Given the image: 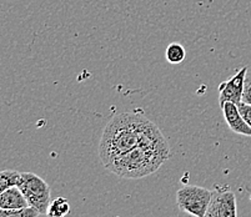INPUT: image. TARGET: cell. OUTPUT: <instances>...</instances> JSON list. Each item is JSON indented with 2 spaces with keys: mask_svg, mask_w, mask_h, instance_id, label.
Listing matches in <instances>:
<instances>
[{
  "mask_svg": "<svg viewBox=\"0 0 251 217\" xmlns=\"http://www.w3.org/2000/svg\"><path fill=\"white\" fill-rule=\"evenodd\" d=\"M22 181V172L15 170H4L0 172V193L10 189V187L19 186Z\"/></svg>",
  "mask_w": 251,
  "mask_h": 217,
  "instance_id": "cell-10",
  "label": "cell"
},
{
  "mask_svg": "<svg viewBox=\"0 0 251 217\" xmlns=\"http://www.w3.org/2000/svg\"><path fill=\"white\" fill-rule=\"evenodd\" d=\"M248 74V68L240 69L232 77L220 84L219 86V104L224 102H234L239 105L243 101L244 86H245V77Z\"/></svg>",
  "mask_w": 251,
  "mask_h": 217,
  "instance_id": "cell-6",
  "label": "cell"
},
{
  "mask_svg": "<svg viewBox=\"0 0 251 217\" xmlns=\"http://www.w3.org/2000/svg\"><path fill=\"white\" fill-rule=\"evenodd\" d=\"M243 101L251 105V72H248L245 77V86H244Z\"/></svg>",
  "mask_w": 251,
  "mask_h": 217,
  "instance_id": "cell-13",
  "label": "cell"
},
{
  "mask_svg": "<svg viewBox=\"0 0 251 217\" xmlns=\"http://www.w3.org/2000/svg\"><path fill=\"white\" fill-rule=\"evenodd\" d=\"M220 107L221 111H223L224 119L226 121V124L230 127V130H232L235 134L244 135V136H251V127L244 120L243 115L240 114V110H239V107H237L236 104L227 101L224 102Z\"/></svg>",
  "mask_w": 251,
  "mask_h": 217,
  "instance_id": "cell-7",
  "label": "cell"
},
{
  "mask_svg": "<svg viewBox=\"0 0 251 217\" xmlns=\"http://www.w3.org/2000/svg\"><path fill=\"white\" fill-rule=\"evenodd\" d=\"M237 107H239V110H240V114L243 115L244 120H245L246 122H248L249 126L251 127V105L241 101L240 104L237 105Z\"/></svg>",
  "mask_w": 251,
  "mask_h": 217,
  "instance_id": "cell-14",
  "label": "cell"
},
{
  "mask_svg": "<svg viewBox=\"0 0 251 217\" xmlns=\"http://www.w3.org/2000/svg\"><path fill=\"white\" fill-rule=\"evenodd\" d=\"M150 120L141 114L123 113L115 115L102 131L99 143V156L102 165L133 150L139 145Z\"/></svg>",
  "mask_w": 251,
  "mask_h": 217,
  "instance_id": "cell-2",
  "label": "cell"
},
{
  "mask_svg": "<svg viewBox=\"0 0 251 217\" xmlns=\"http://www.w3.org/2000/svg\"><path fill=\"white\" fill-rule=\"evenodd\" d=\"M185 55H186V52H185L184 47L180 43H171L166 48L165 56L166 60L170 64H174L175 65V64L182 63L185 59Z\"/></svg>",
  "mask_w": 251,
  "mask_h": 217,
  "instance_id": "cell-11",
  "label": "cell"
},
{
  "mask_svg": "<svg viewBox=\"0 0 251 217\" xmlns=\"http://www.w3.org/2000/svg\"><path fill=\"white\" fill-rule=\"evenodd\" d=\"M70 212V203L65 197H56L52 200L48 209V217H65Z\"/></svg>",
  "mask_w": 251,
  "mask_h": 217,
  "instance_id": "cell-9",
  "label": "cell"
},
{
  "mask_svg": "<svg viewBox=\"0 0 251 217\" xmlns=\"http://www.w3.org/2000/svg\"><path fill=\"white\" fill-rule=\"evenodd\" d=\"M40 212L34 207L28 206L18 210H3L0 209V217H38Z\"/></svg>",
  "mask_w": 251,
  "mask_h": 217,
  "instance_id": "cell-12",
  "label": "cell"
},
{
  "mask_svg": "<svg viewBox=\"0 0 251 217\" xmlns=\"http://www.w3.org/2000/svg\"><path fill=\"white\" fill-rule=\"evenodd\" d=\"M29 202L18 186L10 187L0 193V209L3 210H18L28 207Z\"/></svg>",
  "mask_w": 251,
  "mask_h": 217,
  "instance_id": "cell-8",
  "label": "cell"
},
{
  "mask_svg": "<svg viewBox=\"0 0 251 217\" xmlns=\"http://www.w3.org/2000/svg\"><path fill=\"white\" fill-rule=\"evenodd\" d=\"M20 190L29 202V206L34 207L40 215H47L50 205V186L44 179L33 172H22Z\"/></svg>",
  "mask_w": 251,
  "mask_h": 217,
  "instance_id": "cell-3",
  "label": "cell"
},
{
  "mask_svg": "<svg viewBox=\"0 0 251 217\" xmlns=\"http://www.w3.org/2000/svg\"><path fill=\"white\" fill-rule=\"evenodd\" d=\"M204 217H237L236 196L227 186H216Z\"/></svg>",
  "mask_w": 251,
  "mask_h": 217,
  "instance_id": "cell-5",
  "label": "cell"
},
{
  "mask_svg": "<svg viewBox=\"0 0 251 217\" xmlns=\"http://www.w3.org/2000/svg\"><path fill=\"white\" fill-rule=\"evenodd\" d=\"M170 157V147L163 132L150 121L141 140L133 150L120 155L105 168L123 179H143L156 172Z\"/></svg>",
  "mask_w": 251,
  "mask_h": 217,
  "instance_id": "cell-1",
  "label": "cell"
},
{
  "mask_svg": "<svg viewBox=\"0 0 251 217\" xmlns=\"http://www.w3.org/2000/svg\"><path fill=\"white\" fill-rule=\"evenodd\" d=\"M211 201V191L205 187L186 185L176 193L177 206L194 217H204Z\"/></svg>",
  "mask_w": 251,
  "mask_h": 217,
  "instance_id": "cell-4",
  "label": "cell"
}]
</instances>
